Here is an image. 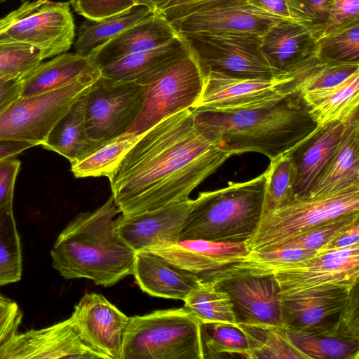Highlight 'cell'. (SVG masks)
Segmentation results:
<instances>
[{
    "instance_id": "cell-52",
    "label": "cell",
    "mask_w": 359,
    "mask_h": 359,
    "mask_svg": "<svg viewBox=\"0 0 359 359\" xmlns=\"http://www.w3.org/2000/svg\"><path fill=\"white\" fill-rule=\"evenodd\" d=\"M34 146L25 142L0 139V163L15 158L18 154Z\"/></svg>"
},
{
    "instance_id": "cell-25",
    "label": "cell",
    "mask_w": 359,
    "mask_h": 359,
    "mask_svg": "<svg viewBox=\"0 0 359 359\" xmlns=\"http://www.w3.org/2000/svg\"><path fill=\"white\" fill-rule=\"evenodd\" d=\"M178 35L168 20L156 13L95 48L88 56L101 69L126 56L164 45Z\"/></svg>"
},
{
    "instance_id": "cell-47",
    "label": "cell",
    "mask_w": 359,
    "mask_h": 359,
    "mask_svg": "<svg viewBox=\"0 0 359 359\" xmlns=\"http://www.w3.org/2000/svg\"><path fill=\"white\" fill-rule=\"evenodd\" d=\"M20 164L15 158L0 163V212L13 209L14 187Z\"/></svg>"
},
{
    "instance_id": "cell-3",
    "label": "cell",
    "mask_w": 359,
    "mask_h": 359,
    "mask_svg": "<svg viewBox=\"0 0 359 359\" xmlns=\"http://www.w3.org/2000/svg\"><path fill=\"white\" fill-rule=\"evenodd\" d=\"M112 196L94 211L78 215L50 251L53 267L65 279L87 278L110 287L132 275L136 252L121 238Z\"/></svg>"
},
{
    "instance_id": "cell-46",
    "label": "cell",
    "mask_w": 359,
    "mask_h": 359,
    "mask_svg": "<svg viewBox=\"0 0 359 359\" xmlns=\"http://www.w3.org/2000/svg\"><path fill=\"white\" fill-rule=\"evenodd\" d=\"M249 4L288 21L308 23L295 0H245Z\"/></svg>"
},
{
    "instance_id": "cell-21",
    "label": "cell",
    "mask_w": 359,
    "mask_h": 359,
    "mask_svg": "<svg viewBox=\"0 0 359 359\" xmlns=\"http://www.w3.org/2000/svg\"><path fill=\"white\" fill-rule=\"evenodd\" d=\"M343 123L334 121L318 126L286 154L294 168L295 197L306 196L314 181L332 156L343 131Z\"/></svg>"
},
{
    "instance_id": "cell-37",
    "label": "cell",
    "mask_w": 359,
    "mask_h": 359,
    "mask_svg": "<svg viewBox=\"0 0 359 359\" xmlns=\"http://www.w3.org/2000/svg\"><path fill=\"white\" fill-rule=\"evenodd\" d=\"M317 57L325 63H359V21L337 27L320 36Z\"/></svg>"
},
{
    "instance_id": "cell-15",
    "label": "cell",
    "mask_w": 359,
    "mask_h": 359,
    "mask_svg": "<svg viewBox=\"0 0 359 359\" xmlns=\"http://www.w3.org/2000/svg\"><path fill=\"white\" fill-rule=\"evenodd\" d=\"M245 0H229L170 22L184 36L248 34L261 37L284 21Z\"/></svg>"
},
{
    "instance_id": "cell-4",
    "label": "cell",
    "mask_w": 359,
    "mask_h": 359,
    "mask_svg": "<svg viewBox=\"0 0 359 359\" xmlns=\"http://www.w3.org/2000/svg\"><path fill=\"white\" fill-rule=\"evenodd\" d=\"M266 172L243 182L201 192L194 199L179 241L202 239L245 242L255 233L263 213Z\"/></svg>"
},
{
    "instance_id": "cell-14",
    "label": "cell",
    "mask_w": 359,
    "mask_h": 359,
    "mask_svg": "<svg viewBox=\"0 0 359 359\" xmlns=\"http://www.w3.org/2000/svg\"><path fill=\"white\" fill-rule=\"evenodd\" d=\"M292 80L290 74L275 79L241 77L210 70L192 109L231 111L264 106L290 94L284 86Z\"/></svg>"
},
{
    "instance_id": "cell-2",
    "label": "cell",
    "mask_w": 359,
    "mask_h": 359,
    "mask_svg": "<svg viewBox=\"0 0 359 359\" xmlns=\"http://www.w3.org/2000/svg\"><path fill=\"white\" fill-rule=\"evenodd\" d=\"M191 109L200 130L231 155L257 152L271 161L287 152L318 126L298 92L250 109Z\"/></svg>"
},
{
    "instance_id": "cell-19",
    "label": "cell",
    "mask_w": 359,
    "mask_h": 359,
    "mask_svg": "<svg viewBox=\"0 0 359 359\" xmlns=\"http://www.w3.org/2000/svg\"><path fill=\"white\" fill-rule=\"evenodd\" d=\"M322 34L319 25L281 21L263 36L262 49L276 69L292 74L317 57V43Z\"/></svg>"
},
{
    "instance_id": "cell-51",
    "label": "cell",
    "mask_w": 359,
    "mask_h": 359,
    "mask_svg": "<svg viewBox=\"0 0 359 359\" xmlns=\"http://www.w3.org/2000/svg\"><path fill=\"white\" fill-rule=\"evenodd\" d=\"M21 80L0 77V111L20 97Z\"/></svg>"
},
{
    "instance_id": "cell-53",
    "label": "cell",
    "mask_w": 359,
    "mask_h": 359,
    "mask_svg": "<svg viewBox=\"0 0 359 359\" xmlns=\"http://www.w3.org/2000/svg\"><path fill=\"white\" fill-rule=\"evenodd\" d=\"M184 0H159L156 13L160 14L163 11L182 4Z\"/></svg>"
},
{
    "instance_id": "cell-1",
    "label": "cell",
    "mask_w": 359,
    "mask_h": 359,
    "mask_svg": "<svg viewBox=\"0 0 359 359\" xmlns=\"http://www.w3.org/2000/svg\"><path fill=\"white\" fill-rule=\"evenodd\" d=\"M232 155L197 126L191 109L143 133L107 177L121 215L133 217L189 198Z\"/></svg>"
},
{
    "instance_id": "cell-32",
    "label": "cell",
    "mask_w": 359,
    "mask_h": 359,
    "mask_svg": "<svg viewBox=\"0 0 359 359\" xmlns=\"http://www.w3.org/2000/svg\"><path fill=\"white\" fill-rule=\"evenodd\" d=\"M237 324L246 337L250 359H309L292 344L283 325Z\"/></svg>"
},
{
    "instance_id": "cell-11",
    "label": "cell",
    "mask_w": 359,
    "mask_h": 359,
    "mask_svg": "<svg viewBox=\"0 0 359 359\" xmlns=\"http://www.w3.org/2000/svg\"><path fill=\"white\" fill-rule=\"evenodd\" d=\"M281 298L313 290H351L359 280V244L317 252L314 256L279 267L274 273Z\"/></svg>"
},
{
    "instance_id": "cell-26",
    "label": "cell",
    "mask_w": 359,
    "mask_h": 359,
    "mask_svg": "<svg viewBox=\"0 0 359 359\" xmlns=\"http://www.w3.org/2000/svg\"><path fill=\"white\" fill-rule=\"evenodd\" d=\"M351 290L325 289L281 298L283 326L309 330L334 321L346 304Z\"/></svg>"
},
{
    "instance_id": "cell-13",
    "label": "cell",
    "mask_w": 359,
    "mask_h": 359,
    "mask_svg": "<svg viewBox=\"0 0 359 359\" xmlns=\"http://www.w3.org/2000/svg\"><path fill=\"white\" fill-rule=\"evenodd\" d=\"M229 296L237 323L283 325L281 292L274 274L256 276L221 269L199 276Z\"/></svg>"
},
{
    "instance_id": "cell-31",
    "label": "cell",
    "mask_w": 359,
    "mask_h": 359,
    "mask_svg": "<svg viewBox=\"0 0 359 359\" xmlns=\"http://www.w3.org/2000/svg\"><path fill=\"white\" fill-rule=\"evenodd\" d=\"M287 332L292 344L309 359L359 358V341L340 336L325 327L287 329Z\"/></svg>"
},
{
    "instance_id": "cell-34",
    "label": "cell",
    "mask_w": 359,
    "mask_h": 359,
    "mask_svg": "<svg viewBox=\"0 0 359 359\" xmlns=\"http://www.w3.org/2000/svg\"><path fill=\"white\" fill-rule=\"evenodd\" d=\"M184 302L183 308L201 323H237L229 294L212 280L201 278Z\"/></svg>"
},
{
    "instance_id": "cell-18",
    "label": "cell",
    "mask_w": 359,
    "mask_h": 359,
    "mask_svg": "<svg viewBox=\"0 0 359 359\" xmlns=\"http://www.w3.org/2000/svg\"><path fill=\"white\" fill-rule=\"evenodd\" d=\"M194 200L189 198L133 217L117 218L119 234L135 252L179 241Z\"/></svg>"
},
{
    "instance_id": "cell-36",
    "label": "cell",
    "mask_w": 359,
    "mask_h": 359,
    "mask_svg": "<svg viewBox=\"0 0 359 359\" xmlns=\"http://www.w3.org/2000/svg\"><path fill=\"white\" fill-rule=\"evenodd\" d=\"M357 71H359V63H325L316 57L292 74L293 79L287 84V89L290 93H301L331 87Z\"/></svg>"
},
{
    "instance_id": "cell-43",
    "label": "cell",
    "mask_w": 359,
    "mask_h": 359,
    "mask_svg": "<svg viewBox=\"0 0 359 359\" xmlns=\"http://www.w3.org/2000/svg\"><path fill=\"white\" fill-rule=\"evenodd\" d=\"M69 4L89 20H100L143 6L141 0H70Z\"/></svg>"
},
{
    "instance_id": "cell-24",
    "label": "cell",
    "mask_w": 359,
    "mask_h": 359,
    "mask_svg": "<svg viewBox=\"0 0 359 359\" xmlns=\"http://www.w3.org/2000/svg\"><path fill=\"white\" fill-rule=\"evenodd\" d=\"M342 123L339 142L307 195L330 194L359 187V109Z\"/></svg>"
},
{
    "instance_id": "cell-9",
    "label": "cell",
    "mask_w": 359,
    "mask_h": 359,
    "mask_svg": "<svg viewBox=\"0 0 359 359\" xmlns=\"http://www.w3.org/2000/svg\"><path fill=\"white\" fill-rule=\"evenodd\" d=\"M205 74L191 50L145 86L140 111L128 132L142 134L163 119L192 109L204 84Z\"/></svg>"
},
{
    "instance_id": "cell-38",
    "label": "cell",
    "mask_w": 359,
    "mask_h": 359,
    "mask_svg": "<svg viewBox=\"0 0 359 359\" xmlns=\"http://www.w3.org/2000/svg\"><path fill=\"white\" fill-rule=\"evenodd\" d=\"M316 250L304 249H276L269 252H250L241 261L220 269L226 272L256 276L274 274L283 266L309 259Z\"/></svg>"
},
{
    "instance_id": "cell-50",
    "label": "cell",
    "mask_w": 359,
    "mask_h": 359,
    "mask_svg": "<svg viewBox=\"0 0 359 359\" xmlns=\"http://www.w3.org/2000/svg\"><path fill=\"white\" fill-rule=\"evenodd\" d=\"M229 0H184L182 4L168 8L160 14L169 22L183 18L198 10Z\"/></svg>"
},
{
    "instance_id": "cell-48",
    "label": "cell",
    "mask_w": 359,
    "mask_h": 359,
    "mask_svg": "<svg viewBox=\"0 0 359 359\" xmlns=\"http://www.w3.org/2000/svg\"><path fill=\"white\" fill-rule=\"evenodd\" d=\"M333 0H296L309 22L322 27L326 21Z\"/></svg>"
},
{
    "instance_id": "cell-6",
    "label": "cell",
    "mask_w": 359,
    "mask_h": 359,
    "mask_svg": "<svg viewBox=\"0 0 359 359\" xmlns=\"http://www.w3.org/2000/svg\"><path fill=\"white\" fill-rule=\"evenodd\" d=\"M355 212H359V187L330 194L296 197L290 204L263 214L245 243L250 252H269L300 231Z\"/></svg>"
},
{
    "instance_id": "cell-39",
    "label": "cell",
    "mask_w": 359,
    "mask_h": 359,
    "mask_svg": "<svg viewBox=\"0 0 359 359\" xmlns=\"http://www.w3.org/2000/svg\"><path fill=\"white\" fill-rule=\"evenodd\" d=\"M265 172L266 183L262 215L285 207L296 198L294 191V168L286 153L271 161Z\"/></svg>"
},
{
    "instance_id": "cell-22",
    "label": "cell",
    "mask_w": 359,
    "mask_h": 359,
    "mask_svg": "<svg viewBox=\"0 0 359 359\" xmlns=\"http://www.w3.org/2000/svg\"><path fill=\"white\" fill-rule=\"evenodd\" d=\"M191 50L189 40L180 34L161 46L126 56L102 69L101 76L146 86Z\"/></svg>"
},
{
    "instance_id": "cell-8",
    "label": "cell",
    "mask_w": 359,
    "mask_h": 359,
    "mask_svg": "<svg viewBox=\"0 0 359 359\" xmlns=\"http://www.w3.org/2000/svg\"><path fill=\"white\" fill-rule=\"evenodd\" d=\"M75 39L69 2L25 1L11 22L0 31V43H17L38 49L43 60L69 50Z\"/></svg>"
},
{
    "instance_id": "cell-35",
    "label": "cell",
    "mask_w": 359,
    "mask_h": 359,
    "mask_svg": "<svg viewBox=\"0 0 359 359\" xmlns=\"http://www.w3.org/2000/svg\"><path fill=\"white\" fill-rule=\"evenodd\" d=\"M201 339L203 359H250L246 337L237 323H201Z\"/></svg>"
},
{
    "instance_id": "cell-7",
    "label": "cell",
    "mask_w": 359,
    "mask_h": 359,
    "mask_svg": "<svg viewBox=\"0 0 359 359\" xmlns=\"http://www.w3.org/2000/svg\"><path fill=\"white\" fill-rule=\"evenodd\" d=\"M100 75L86 76L56 90L18 97L0 111V139L42 145L55 124Z\"/></svg>"
},
{
    "instance_id": "cell-42",
    "label": "cell",
    "mask_w": 359,
    "mask_h": 359,
    "mask_svg": "<svg viewBox=\"0 0 359 359\" xmlns=\"http://www.w3.org/2000/svg\"><path fill=\"white\" fill-rule=\"evenodd\" d=\"M43 60L41 52L33 46L0 43V76L22 80Z\"/></svg>"
},
{
    "instance_id": "cell-29",
    "label": "cell",
    "mask_w": 359,
    "mask_h": 359,
    "mask_svg": "<svg viewBox=\"0 0 359 359\" xmlns=\"http://www.w3.org/2000/svg\"><path fill=\"white\" fill-rule=\"evenodd\" d=\"M300 94L318 125L344 122L359 109V71L335 86Z\"/></svg>"
},
{
    "instance_id": "cell-16",
    "label": "cell",
    "mask_w": 359,
    "mask_h": 359,
    "mask_svg": "<svg viewBox=\"0 0 359 359\" xmlns=\"http://www.w3.org/2000/svg\"><path fill=\"white\" fill-rule=\"evenodd\" d=\"M105 359L81 339L71 318L47 327L16 333L0 347V359Z\"/></svg>"
},
{
    "instance_id": "cell-45",
    "label": "cell",
    "mask_w": 359,
    "mask_h": 359,
    "mask_svg": "<svg viewBox=\"0 0 359 359\" xmlns=\"http://www.w3.org/2000/svg\"><path fill=\"white\" fill-rule=\"evenodd\" d=\"M22 316L17 302L0 294V347L18 332Z\"/></svg>"
},
{
    "instance_id": "cell-55",
    "label": "cell",
    "mask_w": 359,
    "mask_h": 359,
    "mask_svg": "<svg viewBox=\"0 0 359 359\" xmlns=\"http://www.w3.org/2000/svg\"><path fill=\"white\" fill-rule=\"evenodd\" d=\"M159 0H141L142 5L146 6L156 12Z\"/></svg>"
},
{
    "instance_id": "cell-41",
    "label": "cell",
    "mask_w": 359,
    "mask_h": 359,
    "mask_svg": "<svg viewBox=\"0 0 359 359\" xmlns=\"http://www.w3.org/2000/svg\"><path fill=\"white\" fill-rule=\"evenodd\" d=\"M358 219L359 212L345 214L325 221L291 236L272 250L304 249L318 251L338 232Z\"/></svg>"
},
{
    "instance_id": "cell-40",
    "label": "cell",
    "mask_w": 359,
    "mask_h": 359,
    "mask_svg": "<svg viewBox=\"0 0 359 359\" xmlns=\"http://www.w3.org/2000/svg\"><path fill=\"white\" fill-rule=\"evenodd\" d=\"M22 257L13 209L0 212V285L21 279Z\"/></svg>"
},
{
    "instance_id": "cell-57",
    "label": "cell",
    "mask_w": 359,
    "mask_h": 359,
    "mask_svg": "<svg viewBox=\"0 0 359 359\" xmlns=\"http://www.w3.org/2000/svg\"><path fill=\"white\" fill-rule=\"evenodd\" d=\"M2 76H0V77Z\"/></svg>"
},
{
    "instance_id": "cell-17",
    "label": "cell",
    "mask_w": 359,
    "mask_h": 359,
    "mask_svg": "<svg viewBox=\"0 0 359 359\" xmlns=\"http://www.w3.org/2000/svg\"><path fill=\"white\" fill-rule=\"evenodd\" d=\"M70 318L81 339L91 348L105 359H121L129 317L104 296L84 294Z\"/></svg>"
},
{
    "instance_id": "cell-30",
    "label": "cell",
    "mask_w": 359,
    "mask_h": 359,
    "mask_svg": "<svg viewBox=\"0 0 359 359\" xmlns=\"http://www.w3.org/2000/svg\"><path fill=\"white\" fill-rule=\"evenodd\" d=\"M156 13L146 6H139L100 20H86L79 27L74 46L75 53L88 56L95 48Z\"/></svg>"
},
{
    "instance_id": "cell-49",
    "label": "cell",
    "mask_w": 359,
    "mask_h": 359,
    "mask_svg": "<svg viewBox=\"0 0 359 359\" xmlns=\"http://www.w3.org/2000/svg\"><path fill=\"white\" fill-rule=\"evenodd\" d=\"M359 244V219L355 220L339 232L317 252L344 249Z\"/></svg>"
},
{
    "instance_id": "cell-23",
    "label": "cell",
    "mask_w": 359,
    "mask_h": 359,
    "mask_svg": "<svg viewBox=\"0 0 359 359\" xmlns=\"http://www.w3.org/2000/svg\"><path fill=\"white\" fill-rule=\"evenodd\" d=\"M133 275L145 293L183 301L201 280L197 274L174 265L149 250L136 252Z\"/></svg>"
},
{
    "instance_id": "cell-33",
    "label": "cell",
    "mask_w": 359,
    "mask_h": 359,
    "mask_svg": "<svg viewBox=\"0 0 359 359\" xmlns=\"http://www.w3.org/2000/svg\"><path fill=\"white\" fill-rule=\"evenodd\" d=\"M142 134L126 132L101 143L87 155L71 164L72 173L77 178L107 177Z\"/></svg>"
},
{
    "instance_id": "cell-10",
    "label": "cell",
    "mask_w": 359,
    "mask_h": 359,
    "mask_svg": "<svg viewBox=\"0 0 359 359\" xmlns=\"http://www.w3.org/2000/svg\"><path fill=\"white\" fill-rule=\"evenodd\" d=\"M145 86L100 76L87 93L86 125L90 140L101 143L128 132L142 106Z\"/></svg>"
},
{
    "instance_id": "cell-44",
    "label": "cell",
    "mask_w": 359,
    "mask_h": 359,
    "mask_svg": "<svg viewBox=\"0 0 359 359\" xmlns=\"http://www.w3.org/2000/svg\"><path fill=\"white\" fill-rule=\"evenodd\" d=\"M355 21H359V0H333L322 35Z\"/></svg>"
},
{
    "instance_id": "cell-27",
    "label": "cell",
    "mask_w": 359,
    "mask_h": 359,
    "mask_svg": "<svg viewBox=\"0 0 359 359\" xmlns=\"http://www.w3.org/2000/svg\"><path fill=\"white\" fill-rule=\"evenodd\" d=\"M101 74L89 56L64 53L40 63L21 80L20 97L47 93L64 87L79 79Z\"/></svg>"
},
{
    "instance_id": "cell-20",
    "label": "cell",
    "mask_w": 359,
    "mask_h": 359,
    "mask_svg": "<svg viewBox=\"0 0 359 359\" xmlns=\"http://www.w3.org/2000/svg\"><path fill=\"white\" fill-rule=\"evenodd\" d=\"M198 276L243 260L250 250L245 242L225 243L189 239L147 249Z\"/></svg>"
},
{
    "instance_id": "cell-5",
    "label": "cell",
    "mask_w": 359,
    "mask_h": 359,
    "mask_svg": "<svg viewBox=\"0 0 359 359\" xmlns=\"http://www.w3.org/2000/svg\"><path fill=\"white\" fill-rule=\"evenodd\" d=\"M121 359H203L201 322L183 307L130 317Z\"/></svg>"
},
{
    "instance_id": "cell-28",
    "label": "cell",
    "mask_w": 359,
    "mask_h": 359,
    "mask_svg": "<svg viewBox=\"0 0 359 359\" xmlns=\"http://www.w3.org/2000/svg\"><path fill=\"white\" fill-rule=\"evenodd\" d=\"M87 93L59 119L42 144L46 149L65 157L71 164L97 147L90 140L86 131Z\"/></svg>"
},
{
    "instance_id": "cell-54",
    "label": "cell",
    "mask_w": 359,
    "mask_h": 359,
    "mask_svg": "<svg viewBox=\"0 0 359 359\" xmlns=\"http://www.w3.org/2000/svg\"><path fill=\"white\" fill-rule=\"evenodd\" d=\"M15 15V11L11 12L6 16L0 18V31L7 27L13 20Z\"/></svg>"
},
{
    "instance_id": "cell-56",
    "label": "cell",
    "mask_w": 359,
    "mask_h": 359,
    "mask_svg": "<svg viewBox=\"0 0 359 359\" xmlns=\"http://www.w3.org/2000/svg\"><path fill=\"white\" fill-rule=\"evenodd\" d=\"M8 1V0H0V2H4V1ZM21 1H25V0H21Z\"/></svg>"
},
{
    "instance_id": "cell-12",
    "label": "cell",
    "mask_w": 359,
    "mask_h": 359,
    "mask_svg": "<svg viewBox=\"0 0 359 359\" xmlns=\"http://www.w3.org/2000/svg\"><path fill=\"white\" fill-rule=\"evenodd\" d=\"M204 74L219 71L241 77L275 79L288 74L276 69L262 49V37L248 34L186 36Z\"/></svg>"
}]
</instances>
